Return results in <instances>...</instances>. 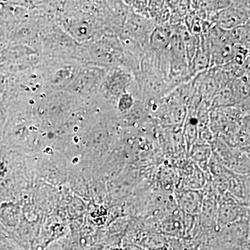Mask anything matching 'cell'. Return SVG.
Instances as JSON below:
<instances>
[{"mask_svg":"<svg viewBox=\"0 0 250 250\" xmlns=\"http://www.w3.org/2000/svg\"><path fill=\"white\" fill-rule=\"evenodd\" d=\"M92 56L94 62L103 66L118 67V63H129L125 59L121 44L113 39H104L93 45Z\"/></svg>","mask_w":250,"mask_h":250,"instance_id":"2","label":"cell"},{"mask_svg":"<svg viewBox=\"0 0 250 250\" xmlns=\"http://www.w3.org/2000/svg\"><path fill=\"white\" fill-rule=\"evenodd\" d=\"M139 100L136 98L133 93L131 88L128 91L125 92L118 98L117 103V108L122 114H126L134 106L136 100Z\"/></svg>","mask_w":250,"mask_h":250,"instance_id":"5","label":"cell"},{"mask_svg":"<svg viewBox=\"0 0 250 250\" xmlns=\"http://www.w3.org/2000/svg\"><path fill=\"white\" fill-rule=\"evenodd\" d=\"M249 1H234L217 15L216 27L229 31L250 22Z\"/></svg>","mask_w":250,"mask_h":250,"instance_id":"3","label":"cell"},{"mask_svg":"<svg viewBox=\"0 0 250 250\" xmlns=\"http://www.w3.org/2000/svg\"><path fill=\"white\" fill-rule=\"evenodd\" d=\"M134 76L133 72L124 67H114L104 77L101 88L105 95L117 101L121 95L128 91L134 84L136 81Z\"/></svg>","mask_w":250,"mask_h":250,"instance_id":"1","label":"cell"},{"mask_svg":"<svg viewBox=\"0 0 250 250\" xmlns=\"http://www.w3.org/2000/svg\"><path fill=\"white\" fill-rule=\"evenodd\" d=\"M190 150H191V156L197 161H206L208 158H209L210 149L209 147L205 146V145L193 146Z\"/></svg>","mask_w":250,"mask_h":250,"instance_id":"6","label":"cell"},{"mask_svg":"<svg viewBox=\"0 0 250 250\" xmlns=\"http://www.w3.org/2000/svg\"><path fill=\"white\" fill-rule=\"evenodd\" d=\"M230 40L233 44L240 47L250 49V23L247 22L243 25L239 26L227 31Z\"/></svg>","mask_w":250,"mask_h":250,"instance_id":"4","label":"cell"}]
</instances>
